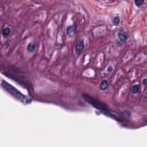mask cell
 I'll use <instances>...</instances> for the list:
<instances>
[{"label": "cell", "mask_w": 147, "mask_h": 147, "mask_svg": "<svg viewBox=\"0 0 147 147\" xmlns=\"http://www.w3.org/2000/svg\"><path fill=\"white\" fill-rule=\"evenodd\" d=\"M144 1V0H135V3H136V6H138V7H140L143 4Z\"/></svg>", "instance_id": "10"}, {"label": "cell", "mask_w": 147, "mask_h": 147, "mask_svg": "<svg viewBox=\"0 0 147 147\" xmlns=\"http://www.w3.org/2000/svg\"><path fill=\"white\" fill-rule=\"evenodd\" d=\"M1 86L7 90L8 93H9L10 94L12 95L14 97H15L16 98H17L18 100H23L24 99V95L22 94L20 92H19L17 89L14 88L13 86H10L8 83L5 81H2L1 82Z\"/></svg>", "instance_id": "1"}, {"label": "cell", "mask_w": 147, "mask_h": 147, "mask_svg": "<svg viewBox=\"0 0 147 147\" xmlns=\"http://www.w3.org/2000/svg\"><path fill=\"white\" fill-rule=\"evenodd\" d=\"M118 37H119V39L120 40V41L124 44V43L127 41L128 37H129V34H128V33L122 30V31H120L119 32Z\"/></svg>", "instance_id": "2"}, {"label": "cell", "mask_w": 147, "mask_h": 147, "mask_svg": "<svg viewBox=\"0 0 147 147\" xmlns=\"http://www.w3.org/2000/svg\"><path fill=\"white\" fill-rule=\"evenodd\" d=\"M76 26L72 25V26H70V27L67 28V35H68V37H70V38H72V37H73L75 35H76Z\"/></svg>", "instance_id": "3"}, {"label": "cell", "mask_w": 147, "mask_h": 147, "mask_svg": "<svg viewBox=\"0 0 147 147\" xmlns=\"http://www.w3.org/2000/svg\"><path fill=\"white\" fill-rule=\"evenodd\" d=\"M143 83H144V85H145V86H146V83H147V80H146V79H145V80H144Z\"/></svg>", "instance_id": "12"}, {"label": "cell", "mask_w": 147, "mask_h": 147, "mask_svg": "<svg viewBox=\"0 0 147 147\" xmlns=\"http://www.w3.org/2000/svg\"><path fill=\"white\" fill-rule=\"evenodd\" d=\"M9 32H10L9 28H6V29H4V31H3V34H4V36H7V35H9Z\"/></svg>", "instance_id": "9"}, {"label": "cell", "mask_w": 147, "mask_h": 147, "mask_svg": "<svg viewBox=\"0 0 147 147\" xmlns=\"http://www.w3.org/2000/svg\"><path fill=\"white\" fill-rule=\"evenodd\" d=\"M35 47H36V45L34 42L30 43L28 47H27V50H28L30 53H32V52H34V50H35Z\"/></svg>", "instance_id": "6"}, {"label": "cell", "mask_w": 147, "mask_h": 147, "mask_svg": "<svg viewBox=\"0 0 147 147\" xmlns=\"http://www.w3.org/2000/svg\"><path fill=\"white\" fill-rule=\"evenodd\" d=\"M83 49H84V43L83 42H80L78 43L76 46V53L78 55H80V53L83 52Z\"/></svg>", "instance_id": "4"}, {"label": "cell", "mask_w": 147, "mask_h": 147, "mask_svg": "<svg viewBox=\"0 0 147 147\" xmlns=\"http://www.w3.org/2000/svg\"><path fill=\"white\" fill-rule=\"evenodd\" d=\"M112 70H113V69H112L111 66H109V68H108V71H109V72H111Z\"/></svg>", "instance_id": "11"}, {"label": "cell", "mask_w": 147, "mask_h": 147, "mask_svg": "<svg viewBox=\"0 0 147 147\" xmlns=\"http://www.w3.org/2000/svg\"><path fill=\"white\" fill-rule=\"evenodd\" d=\"M108 87H109V82H108L107 80H103L100 86V89H101L102 90H106V89L108 88Z\"/></svg>", "instance_id": "5"}, {"label": "cell", "mask_w": 147, "mask_h": 147, "mask_svg": "<svg viewBox=\"0 0 147 147\" xmlns=\"http://www.w3.org/2000/svg\"><path fill=\"white\" fill-rule=\"evenodd\" d=\"M113 22L115 25H118V24H119V22H120V19H119V17H115V18L113 19Z\"/></svg>", "instance_id": "8"}, {"label": "cell", "mask_w": 147, "mask_h": 147, "mask_svg": "<svg viewBox=\"0 0 147 147\" xmlns=\"http://www.w3.org/2000/svg\"><path fill=\"white\" fill-rule=\"evenodd\" d=\"M131 90L134 93H137L139 90V86L138 85H135L131 88Z\"/></svg>", "instance_id": "7"}]
</instances>
